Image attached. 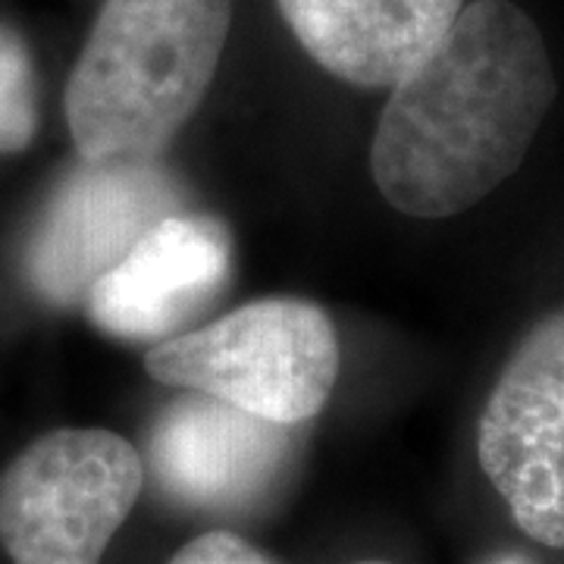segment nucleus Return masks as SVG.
<instances>
[{"instance_id": "8", "label": "nucleus", "mask_w": 564, "mask_h": 564, "mask_svg": "<svg viewBox=\"0 0 564 564\" xmlns=\"http://www.w3.org/2000/svg\"><path fill=\"white\" fill-rule=\"evenodd\" d=\"M289 430L204 392H185L151 430V470L182 505L236 511L270 492L289 462Z\"/></svg>"}, {"instance_id": "11", "label": "nucleus", "mask_w": 564, "mask_h": 564, "mask_svg": "<svg viewBox=\"0 0 564 564\" xmlns=\"http://www.w3.org/2000/svg\"><path fill=\"white\" fill-rule=\"evenodd\" d=\"M170 564H276L258 545H251L242 536L229 530L204 533L170 558Z\"/></svg>"}, {"instance_id": "9", "label": "nucleus", "mask_w": 564, "mask_h": 564, "mask_svg": "<svg viewBox=\"0 0 564 564\" xmlns=\"http://www.w3.org/2000/svg\"><path fill=\"white\" fill-rule=\"evenodd\" d=\"M304 51L336 79L392 88L443 41L464 0H276Z\"/></svg>"}, {"instance_id": "7", "label": "nucleus", "mask_w": 564, "mask_h": 564, "mask_svg": "<svg viewBox=\"0 0 564 564\" xmlns=\"http://www.w3.org/2000/svg\"><path fill=\"white\" fill-rule=\"evenodd\" d=\"M232 273V239L207 214H170L154 223L117 267L85 295L91 323L122 343L180 336L223 295Z\"/></svg>"}, {"instance_id": "2", "label": "nucleus", "mask_w": 564, "mask_h": 564, "mask_svg": "<svg viewBox=\"0 0 564 564\" xmlns=\"http://www.w3.org/2000/svg\"><path fill=\"white\" fill-rule=\"evenodd\" d=\"M232 0H107L63 110L79 161H161L214 82Z\"/></svg>"}, {"instance_id": "12", "label": "nucleus", "mask_w": 564, "mask_h": 564, "mask_svg": "<svg viewBox=\"0 0 564 564\" xmlns=\"http://www.w3.org/2000/svg\"><path fill=\"white\" fill-rule=\"evenodd\" d=\"M489 564H527L524 558H518V555H505V558H496V562Z\"/></svg>"}, {"instance_id": "4", "label": "nucleus", "mask_w": 564, "mask_h": 564, "mask_svg": "<svg viewBox=\"0 0 564 564\" xmlns=\"http://www.w3.org/2000/svg\"><path fill=\"white\" fill-rule=\"evenodd\" d=\"M144 486L139 448L110 430H51L0 474V545L13 564H101Z\"/></svg>"}, {"instance_id": "10", "label": "nucleus", "mask_w": 564, "mask_h": 564, "mask_svg": "<svg viewBox=\"0 0 564 564\" xmlns=\"http://www.w3.org/2000/svg\"><path fill=\"white\" fill-rule=\"evenodd\" d=\"M39 73L17 29L0 22V154H22L39 135Z\"/></svg>"}, {"instance_id": "5", "label": "nucleus", "mask_w": 564, "mask_h": 564, "mask_svg": "<svg viewBox=\"0 0 564 564\" xmlns=\"http://www.w3.org/2000/svg\"><path fill=\"white\" fill-rule=\"evenodd\" d=\"M477 455L514 524L564 549V307L505 361L480 414Z\"/></svg>"}, {"instance_id": "13", "label": "nucleus", "mask_w": 564, "mask_h": 564, "mask_svg": "<svg viewBox=\"0 0 564 564\" xmlns=\"http://www.w3.org/2000/svg\"><path fill=\"white\" fill-rule=\"evenodd\" d=\"M355 564H389V562H355Z\"/></svg>"}, {"instance_id": "3", "label": "nucleus", "mask_w": 564, "mask_h": 564, "mask_svg": "<svg viewBox=\"0 0 564 564\" xmlns=\"http://www.w3.org/2000/svg\"><path fill=\"white\" fill-rule=\"evenodd\" d=\"M144 370L163 386L204 392L282 426L317 417L339 377L336 326L321 304L258 299L154 343Z\"/></svg>"}, {"instance_id": "1", "label": "nucleus", "mask_w": 564, "mask_h": 564, "mask_svg": "<svg viewBox=\"0 0 564 564\" xmlns=\"http://www.w3.org/2000/svg\"><path fill=\"white\" fill-rule=\"evenodd\" d=\"M555 95L536 22L508 0L467 3L389 88L370 148L380 195L408 217L464 214L518 173Z\"/></svg>"}, {"instance_id": "6", "label": "nucleus", "mask_w": 564, "mask_h": 564, "mask_svg": "<svg viewBox=\"0 0 564 564\" xmlns=\"http://www.w3.org/2000/svg\"><path fill=\"white\" fill-rule=\"evenodd\" d=\"M180 204V182L161 161H79L51 192L29 232L22 254L25 280L47 304L76 307Z\"/></svg>"}]
</instances>
